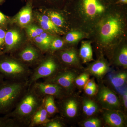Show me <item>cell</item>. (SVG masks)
<instances>
[{
    "instance_id": "6da1fadb",
    "label": "cell",
    "mask_w": 127,
    "mask_h": 127,
    "mask_svg": "<svg viewBox=\"0 0 127 127\" xmlns=\"http://www.w3.org/2000/svg\"><path fill=\"white\" fill-rule=\"evenodd\" d=\"M43 98L29 86L14 110L4 116L13 119L21 127H28L32 117L42 103Z\"/></svg>"
},
{
    "instance_id": "7a4b0ae2",
    "label": "cell",
    "mask_w": 127,
    "mask_h": 127,
    "mask_svg": "<svg viewBox=\"0 0 127 127\" xmlns=\"http://www.w3.org/2000/svg\"><path fill=\"white\" fill-rule=\"evenodd\" d=\"M28 86V81L5 80L0 86V115L14 110Z\"/></svg>"
},
{
    "instance_id": "3957f363",
    "label": "cell",
    "mask_w": 127,
    "mask_h": 127,
    "mask_svg": "<svg viewBox=\"0 0 127 127\" xmlns=\"http://www.w3.org/2000/svg\"><path fill=\"white\" fill-rule=\"evenodd\" d=\"M32 70L13 56L0 54V73L5 80L28 81Z\"/></svg>"
},
{
    "instance_id": "277c9868",
    "label": "cell",
    "mask_w": 127,
    "mask_h": 127,
    "mask_svg": "<svg viewBox=\"0 0 127 127\" xmlns=\"http://www.w3.org/2000/svg\"><path fill=\"white\" fill-rule=\"evenodd\" d=\"M62 69L53 57L43 58L40 63L32 70L28 80L30 86L40 79L48 78L54 76Z\"/></svg>"
},
{
    "instance_id": "5b68a950",
    "label": "cell",
    "mask_w": 127,
    "mask_h": 127,
    "mask_svg": "<svg viewBox=\"0 0 127 127\" xmlns=\"http://www.w3.org/2000/svg\"><path fill=\"white\" fill-rule=\"evenodd\" d=\"M42 52L39 48L28 45L17 50L12 56L28 67L35 68L43 59Z\"/></svg>"
},
{
    "instance_id": "8992f818",
    "label": "cell",
    "mask_w": 127,
    "mask_h": 127,
    "mask_svg": "<svg viewBox=\"0 0 127 127\" xmlns=\"http://www.w3.org/2000/svg\"><path fill=\"white\" fill-rule=\"evenodd\" d=\"M122 29V25L119 18L114 17L108 18L101 26V40L104 43L110 42L120 34Z\"/></svg>"
},
{
    "instance_id": "52a82bcc",
    "label": "cell",
    "mask_w": 127,
    "mask_h": 127,
    "mask_svg": "<svg viewBox=\"0 0 127 127\" xmlns=\"http://www.w3.org/2000/svg\"><path fill=\"white\" fill-rule=\"evenodd\" d=\"M31 86L42 98L46 95H51L55 98L60 99L65 95L66 91L61 87L55 83L38 81Z\"/></svg>"
},
{
    "instance_id": "ba28073f",
    "label": "cell",
    "mask_w": 127,
    "mask_h": 127,
    "mask_svg": "<svg viewBox=\"0 0 127 127\" xmlns=\"http://www.w3.org/2000/svg\"><path fill=\"white\" fill-rule=\"evenodd\" d=\"M76 78V75L75 73L61 70L52 77L43 80L46 82L52 83L59 85L66 92L71 89Z\"/></svg>"
},
{
    "instance_id": "9c48e42d",
    "label": "cell",
    "mask_w": 127,
    "mask_h": 127,
    "mask_svg": "<svg viewBox=\"0 0 127 127\" xmlns=\"http://www.w3.org/2000/svg\"><path fill=\"white\" fill-rule=\"evenodd\" d=\"M98 99L103 107L109 110H118L120 103L116 94L109 89L102 87L98 92Z\"/></svg>"
},
{
    "instance_id": "30bf717a",
    "label": "cell",
    "mask_w": 127,
    "mask_h": 127,
    "mask_svg": "<svg viewBox=\"0 0 127 127\" xmlns=\"http://www.w3.org/2000/svg\"><path fill=\"white\" fill-rule=\"evenodd\" d=\"M21 40V34L17 30L12 29L6 32L4 48L0 54L14 53L19 49Z\"/></svg>"
},
{
    "instance_id": "8fae6325",
    "label": "cell",
    "mask_w": 127,
    "mask_h": 127,
    "mask_svg": "<svg viewBox=\"0 0 127 127\" xmlns=\"http://www.w3.org/2000/svg\"><path fill=\"white\" fill-rule=\"evenodd\" d=\"M105 123L110 127H123L125 119L123 114L118 110L107 109L103 114Z\"/></svg>"
},
{
    "instance_id": "7c38bea8",
    "label": "cell",
    "mask_w": 127,
    "mask_h": 127,
    "mask_svg": "<svg viewBox=\"0 0 127 127\" xmlns=\"http://www.w3.org/2000/svg\"><path fill=\"white\" fill-rule=\"evenodd\" d=\"M58 107V111H61L63 115L72 118L76 116L78 109V105L76 101L73 99H69L64 100L62 98Z\"/></svg>"
},
{
    "instance_id": "4fadbf2b",
    "label": "cell",
    "mask_w": 127,
    "mask_h": 127,
    "mask_svg": "<svg viewBox=\"0 0 127 127\" xmlns=\"http://www.w3.org/2000/svg\"><path fill=\"white\" fill-rule=\"evenodd\" d=\"M50 120L42 102L32 117L28 127H41Z\"/></svg>"
},
{
    "instance_id": "5bb4252c",
    "label": "cell",
    "mask_w": 127,
    "mask_h": 127,
    "mask_svg": "<svg viewBox=\"0 0 127 127\" xmlns=\"http://www.w3.org/2000/svg\"><path fill=\"white\" fill-rule=\"evenodd\" d=\"M32 6V3L28 1L27 5L19 12L15 17L14 20L20 26L26 27L31 21Z\"/></svg>"
},
{
    "instance_id": "9a60e30c",
    "label": "cell",
    "mask_w": 127,
    "mask_h": 127,
    "mask_svg": "<svg viewBox=\"0 0 127 127\" xmlns=\"http://www.w3.org/2000/svg\"><path fill=\"white\" fill-rule=\"evenodd\" d=\"M41 28L44 31L59 34H63L64 32L59 27L54 25L49 17L46 15H38L37 17Z\"/></svg>"
},
{
    "instance_id": "2e32d148",
    "label": "cell",
    "mask_w": 127,
    "mask_h": 127,
    "mask_svg": "<svg viewBox=\"0 0 127 127\" xmlns=\"http://www.w3.org/2000/svg\"><path fill=\"white\" fill-rule=\"evenodd\" d=\"M34 39L37 47L43 52L49 50L50 44L53 38L52 36L44 32Z\"/></svg>"
},
{
    "instance_id": "e0dca14e",
    "label": "cell",
    "mask_w": 127,
    "mask_h": 127,
    "mask_svg": "<svg viewBox=\"0 0 127 127\" xmlns=\"http://www.w3.org/2000/svg\"><path fill=\"white\" fill-rule=\"evenodd\" d=\"M43 103L49 117L59 112L55 101V98L51 95H46L43 98Z\"/></svg>"
},
{
    "instance_id": "ac0fdd59",
    "label": "cell",
    "mask_w": 127,
    "mask_h": 127,
    "mask_svg": "<svg viewBox=\"0 0 127 127\" xmlns=\"http://www.w3.org/2000/svg\"><path fill=\"white\" fill-rule=\"evenodd\" d=\"M59 57L61 61L65 64L71 65L78 62L76 53L72 50L62 51L59 53Z\"/></svg>"
},
{
    "instance_id": "d6986e66",
    "label": "cell",
    "mask_w": 127,
    "mask_h": 127,
    "mask_svg": "<svg viewBox=\"0 0 127 127\" xmlns=\"http://www.w3.org/2000/svg\"><path fill=\"white\" fill-rule=\"evenodd\" d=\"M107 70L106 64L102 61H99L93 64L89 68V72L92 74L99 77L104 75Z\"/></svg>"
},
{
    "instance_id": "ffe728a7",
    "label": "cell",
    "mask_w": 127,
    "mask_h": 127,
    "mask_svg": "<svg viewBox=\"0 0 127 127\" xmlns=\"http://www.w3.org/2000/svg\"><path fill=\"white\" fill-rule=\"evenodd\" d=\"M79 55L84 62L90 61L93 59L92 50L90 43L84 42L82 43Z\"/></svg>"
},
{
    "instance_id": "44dd1931",
    "label": "cell",
    "mask_w": 127,
    "mask_h": 127,
    "mask_svg": "<svg viewBox=\"0 0 127 127\" xmlns=\"http://www.w3.org/2000/svg\"><path fill=\"white\" fill-rule=\"evenodd\" d=\"M98 109L97 105L92 100H85L83 103V111L87 116H92L97 112Z\"/></svg>"
},
{
    "instance_id": "7402d4cb",
    "label": "cell",
    "mask_w": 127,
    "mask_h": 127,
    "mask_svg": "<svg viewBox=\"0 0 127 127\" xmlns=\"http://www.w3.org/2000/svg\"><path fill=\"white\" fill-rule=\"evenodd\" d=\"M127 79V74L126 73L120 72L111 77V83L116 88L123 86L126 82Z\"/></svg>"
},
{
    "instance_id": "603a6c76",
    "label": "cell",
    "mask_w": 127,
    "mask_h": 127,
    "mask_svg": "<svg viewBox=\"0 0 127 127\" xmlns=\"http://www.w3.org/2000/svg\"><path fill=\"white\" fill-rule=\"evenodd\" d=\"M47 16L54 25L58 27H63L65 21L63 17L57 12L51 11L47 13Z\"/></svg>"
},
{
    "instance_id": "cb8c5ba5",
    "label": "cell",
    "mask_w": 127,
    "mask_h": 127,
    "mask_svg": "<svg viewBox=\"0 0 127 127\" xmlns=\"http://www.w3.org/2000/svg\"><path fill=\"white\" fill-rule=\"evenodd\" d=\"M26 31L28 36L34 39L40 35L45 31L41 28L38 27L35 25H30L27 28Z\"/></svg>"
},
{
    "instance_id": "d4e9b609",
    "label": "cell",
    "mask_w": 127,
    "mask_h": 127,
    "mask_svg": "<svg viewBox=\"0 0 127 127\" xmlns=\"http://www.w3.org/2000/svg\"><path fill=\"white\" fill-rule=\"evenodd\" d=\"M0 127H21L13 119L4 116L0 117Z\"/></svg>"
},
{
    "instance_id": "484cf974",
    "label": "cell",
    "mask_w": 127,
    "mask_h": 127,
    "mask_svg": "<svg viewBox=\"0 0 127 127\" xmlns=\"http://www.w3.org/2000/svg\"><path fill=\"white\" fill-rule=\"evenodd\" d=\"M83 34L78 31H74L68 33L66 36V41L70 43H75L82 39Z\"/></svg>"
},
{
    "instance_id": "4316f807",
    "label": "cell",
    "mask_w": 127,
    "mask_h": 127,
    "mask_svg": "<svg viewBox=\"0 0 127 127\" xmlns=\"http://www.w3.org/2000/svg\"><path fill=\"white\" fill-rule=\"evenodd\" d=\"M117 62L120 65L124 68L127 66V48L126 47L123 48L120 50L117 58Z\"/></svg>"
},
{
    "instance_id": "83f0119b",
    "label": "cell",
    "mask_w": 127,
    "mask_h": 127,
    "mask_svg": "<svg viewBox=\"0 0 127 127\" xmlns=\"http://www.w3.org/2000/svg\"><path fill=\"white\" fill-rule=\"evenodd\" d=\"M64 44V42L61 39L58 38L53 39L50 44L49 50L51 51L59 50L63 47Z\"/></svg>"
},
{
    "instance_id": "f1b7e54d",
    "label": "cell",
    "mask_w": 127,
    "mask_h": 127,
    "mask_svg": "<svg viewBox=\"0 0 127 127\" xmlns=\"http://www.w3.org/2000/svg\"><path fill=\"white\" fill-rule=\"evenodd\" d=\"M101 125V120L98 118L89 119L85 121L83 123L85 127H100Z\"/></svg>"
},
{
    "instance_id": "f546056e",
    "label": "cell",
    "mask_w": 127,
    "mask_h": 127,
    "mask_svg": "<svg viewBox=\"0 0 127 127\" xmlns=\"http://www.w3.org/2000/svg\"><path fill=\"white\" fill-rule=\"evenodd\" d=\"M89 76L86 73H83L79 76L76 78L75 79V83L79 87L84 86L88 81Z\"/></svg>"
},
{
    "instance_id": "4dcf8cb0",
    "label": "cell",
    "mask_w": 127,
    "mask_h": 127,
    "mask_svg": "<svg viewBox=\"0 0 127 127\" xmlns=\"http://www.w3.org/2000/svg\"><path fill=\"white\" fill-rule=\"evenodd\" d=\"M42 127H62L63 125L61 122L57 119H50L47 123L42 125Z\"/></svg>"
},
{
    "instance_id": "1f68e13d",
    "label": "cell",
    "mask_w": 127,
    "mask_h": 127,
    "mask_svg": "<svg viewBox=\"0 0 127 127\" xmlns=\"http://www.w3.org/2000/svg\"><path fill=\"white\" fill-rule=\"evenodd\" d=\"M6 33V32L4 28L0 27V53L4 48Z\"/></svg>"
},
{
    "instance_id": "d6a6232c",
    "label": "cell",
    "mask_w": 127,
    "mask_h": 127,
    "mask_svg": "<svg viewBox=\"0 0 127 127\" xmlns=\"http://www.w3.org/2000/svg\"><path fill=\"white\" fill-rule=\"evenodd\" d=\"M7 17L0 11V27L4 28L7 24Z\"/></svg>"
},
{
    "instance_id": "836d02e7",
    "label": "cell",
    "mask_w": 127,
    "mask_h": 127,
    "mask_svg": "<svg viewBox=\"0 0 127 127\" xmlns=\"http://www.w3.org/2000/svg\"><path fill=\"white\" fill-rule=\"evenodd\" d=\"M26 0L31 2L32 4H37L41 5L48 2H56L59 0Z\"/></svg>"
},
{
    "instance_id": "e575fe53",
    "label": "cell",
    "mask_w": 127,
    "mask_h": 127,
    "mask_svg": "<svg viewBox=\"0 0 127 127\" xmlns=\"http://www.w3.org/2000/svg\"><path fill=\"white\" fill-rule=\"evenodd\" d=\"M97 88H93L85 87L84 88L85 92L86 94L89 95H93L95 94Z\"/></svg>"
},
{
    "instance_id": "d590c367",
    "label": "cell",
    "mask_w": 127,
    "mask_h": 127,
    "mask_svg": "<svg viewBox=\"0 0 127 127\" xmlns=\"http://www.w3.org/2000/svg\"><path fill=\"white\" fill-rule=\"evenodd\" d=\"M84 86V88L89 87L97 88L96 85L95 84V82L92 80H88Z\"/></svg>"
},
{
    "instance_id": "8d00e7d4",
    "label": "cell",
    "mask_w": 127,
    "mask_h": 127,
    "mask_svg": "<svg viewBox=\"0 0 127 127\" xmlns=\"http://www.w3.org/2000/svg\"><path fill=\"white\" fill-rule=\"evenodd\" d=\"M123 101L124 105L125 108L127 109V90L124 91L123 94Z\"/></svg>"
},
{
    "instance_id": "74e56055",
    "label": "cell",
    "mask_w": 127,
    "mask_h": 127,
    "mask_svg": "<svg viewBox=\"0 0 127 127\" xmlns=\"http://www.w3.org/2000/svg\"><path fill=\"white\" fill-rule=\"evenodd\" d=\"M4 77L0 73V86L2 84V83L4 82L5 80Z\"/></svg>"
},
{
    "instance_id": "f35d334b",
    "label": "cell",
    "mask_w": 127,
    "mask_h": 127,
    "mask_svg": "<svg viewBox=\"0 0 127 127\" xmlns=\"http://www.w3.org/2000/svg\"><path fill=\"white\" fill-rule=\"evenodd\" d=\"M120 2L123 4H127V0H119Z\"/></svg>"
},
{
    "instance_id": "ab89813d",
    "label": "cell",
    "mask_w": 127,
    "mask_h": 127,
    "mask_svg": "<svg viewBox=\"0 0 127 127\" xmlns=\"http://www.w3.org/2000/svg\"><path fill=\"white\" fill-rule=\"evenodd\" d=\"M5 0H0V6L4 2Z\"/></svg>"
}]
</instances>
